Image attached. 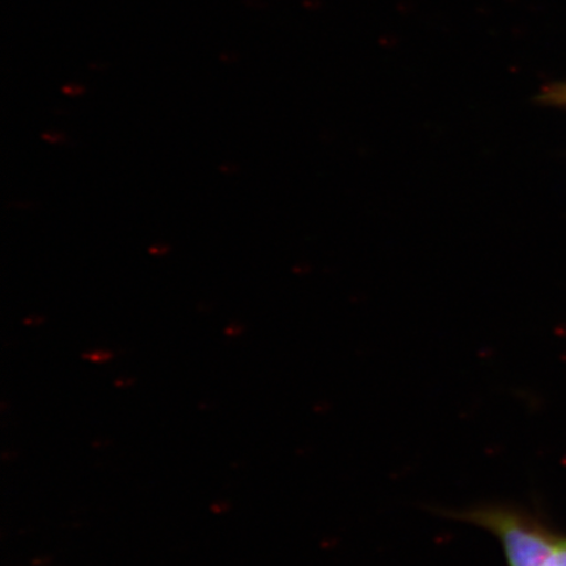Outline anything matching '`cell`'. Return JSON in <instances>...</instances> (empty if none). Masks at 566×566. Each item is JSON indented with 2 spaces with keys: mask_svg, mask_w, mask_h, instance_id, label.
<instances>
[{
  "mask_svg": "<svg viewBox=\"0 0 566 566\" xmlns=\"http://www.w3.org/2000/svg\"><path fill=\"white\" fill-rule=\"evenodd\" d=\"M459 518L497 536L509 566H546L562 539L535 516L511 506H480Z\"/></svg>",
  "mask_w": 566,
  "mask_h": 566,
  "instance_id": "obj_1",
  "label": "cell"
},
{
  "mask_svg": "<svg viewBox=\"0 0 566 566\" xmlns=\"http://www.w3.org/2000/svg\"><path fill=\"white\" fill-rule=\"evenodd\" d=\"M541 101L551 105H566V84H555L542 92Z\"/></svg>",
  "mask_w": 566,
  "mask_h": 566,
  "instance_id": "obj_2",
  "label": "cell"
},
{
  "mask_svg": "<svg viewBox=\"0 0 566 566\" xmlns=\"http://www.w3.org/2000/svg\"><path fill=\"white\" fill-rule=\"evenodd\" d=\"M83 91L82 87H63V92L67 95H77Z\"/></svg>",
  "mask_w": 566,
  "mask_h": 566,
  "instance_id": "obj_6",
  "label": "cell"
},
{
  "mask_svg": "<svg viewBox=\"0 0 566 566\" xmlns=\"http://www.w3.org/2000/svg\"><path fill=\"white\" fill-rule=\"evenodd\" d=\"M546 566H566V537H562Z\"/></svg>",
  "mask_w": 566,
  "mask_h": 566,
  "instance_id": "obj_3",
  "label": "cell"
},
{
  "mask_svg": "<svg viewBox=\"0 0 566 566\" xmlns=\"http://www.w3.org/2000/svg\"><path fill=\"white\" fill-rule=\"evenodd\" d=\"M228 509H229V505L226 504V502H217V504L211 506V511L217 514L224 513L226 511H228Z\"/></svg>",
  "mask_w": 566,
  "mask_h": 566,
  "instance_id": "obj_5",
  "label": "cell"
},
{
  "mask_svg": "<svg viewBox=\"0 0 566 566\" xmlns=\"http://www.w3.org/2000/svg\"><path fill=\"white\" fill-rule=\"evenodd\" d=\"M83 357L90 360H94V363H104V360L111 359L112 354L108 352H94L91 354H84Z\"/></svg>",
  "mask_w": 566,
  "mask_h": 566,
  "instance_id": "obj_4",
  "label": "cell"
}]
</instances>
